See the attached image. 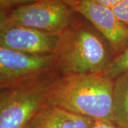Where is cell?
<instances>
[{
    "label": "cell",
    "instance_id": "obj_1",
    "mask_svg": "<svg viewBox=\"0 0 128 128\" xmlns=\"http://www.w3.org/2000/svg\"><path fill=\"white\" fill-rule=\"evenodd\" d=\"M114 80L100 73L59 76L46 103L93 120L113 122Z\"/></svg>",
    "mask_w": 128,
    "mask_h": 128
},
{
    "label": "cell",
    "instance_id": "obj_2",
    "mask_svg": "<svg viewBox=\"0 0 128 128\" xmlns=\"http://www.w3.org/2000/svg\"><path fill=\"white\" fill-rule=\"evenodd\" d=\"M54 56L60 76L102 74L112 60L98 34L76 16L72 24L60 34Z\"/></svg>",
    "mask_w": 128,
    "mask_h": 128
},
{
    "label": "cell",
    "instance_id": "obj_3",
    "mask_svg": "<svg viewBox=\"0 0 128 128\" xmlns=\"http://www.w3.org/2000/svg\"><path fill=\"white\" fill-rule=\"evenodd\" d=\"M60 76L54 73L1 90L0 128H24L45 105L50 86Z\"/></svg>",
    "mask_w": 128,
    "mask_h": 128
},
{
    "label": "cell",
    "instance_id": "obj_4",
    "mask_svg": "<svg viewBox=\"0 0 128 128\" xmlns=\"http://www.w3.org/2000/svg\"><path fill=\"white\" fill-rule=\"evenodd\" d=\"M76 12L61 0H40L1 13L0 27L20 26L61 34L72 24Z\"/></svg>",
    "mask_w": 128,
    "mask_h": 128
},
{
    "label": "cell",
    "instance_id": "obj_5",
    "mask_svg": "<svg viewBox=\"0 0 128 128\" xmlns=\"http://www.w3.org/2000/svg\"><path fill=\"white\" fill-rule=\"evenodd\" d=\"M54 73H58L54 55H33L0 46L1 90Z\"/></svg>",
    "mask_w": 128,
    "mask_h": 128
},
{
    "label": "cell",
    "instance_id": "obj_6",
    "mask_svg": "<svg viewBox=\"0 0 128 128\" xmlns=\"http://www.w3.org/2000/svg\"><path fill=\"white\" fill-rule=\"evenodd\" d=\"M71 7L100 33L115 56L128 46V27L118 18L111 8L91 0H78Z\"/></svg>",
    "mask_w": 128,
    "mask_h": 128
},
{
    "label": "cell",
    "instance_id": "obj_7",
    "mask_svg": "<svg viewBox=\"0 0 128 128\" xmlns=\"http://www.w3.org/2000/svg\"><path fill=\"white\" fill-rule=\"evenodd\" d=\"M60 34L20 26L0 27V46L33 55H54Z\"/></svg>",
    "mask_w": 128,
    "mask_h": 128
},
{
    "label": "cell",
    "instance_id": "obj_8",
    "mask_svg": "<svg viewBox=\"0 0 128 128\" xmlns=\"http://www.w3.org/2000/svg\"><path fill=\"white\" fill-rule=\"evenodd\" d=\"M95 121L46 103L24 128H92Z\"/></svg>",
    "mask_w": 128,
    "mask_h": 128
},
{
    "label": "cell",
    "instance_id": "obj_9",
    "mask_svg": "<svg viewBox=\"0 0 128 128\" xmlns=\"http://www.w3.org/2000/svg\"><path fill=\"white\" fill-rule=\"evenodd\" d=\"M113 122L120 128H128V71L114 79Z\"/></svg>",
    "mask_w": 128,
    "mask_h": 128
},
{
    "label": "cell",
    "instance_id": "obj_10",
    "mask_svg": "<svg viewBox=\"0 0 128 128\" xmlns=\"http://www.w3.org/2000/svg\"><path fill=\"white\" fill-rule=\"evenodd\" d=\"M126 71H128V46L122 53L112 58L102 75L114 80Z\"/></svg>",
    "mask_w": 128,
    "mask_h": 128
},
{
    "label": "cell",
    "instance_id": "obj_11",
    "mask_svg": "<svg viewBox=\"0 0 128 128\" xmlns=\"http://www.w3.org/2000/svg\"><path fill=\"white\" fill-rule=\"evenodd\" d=\"M115 16L128 27V0H122L112 8Z\"/></svg>",
    "mask_w": 128,
    "mask_h": 128
},
{
    "label": "cell",
    "instance_id": "obj_12",
    "mask_svg": "<svg viewBox=\"0 0 128 128\" xmlns=\"http://www.w3.org/2000/svg\"><path fill=\"white\" fill-rule=\"evenodd\" d=\"M37 1L40 0H0L1 13H4L14 8Z\"/></svg>",
    "mask_w": 128,
    "mask_h": 128
},
{
    "label": "cell",
    "instance_id": "obj_13",
    "mask_svg": "<svg viewBox=\"0 0 128 128\" xmlns=\"http://www.w3.org/2000/svg\"><path fill=\"white\" fill-rule=\"evenodd\" d=\"M92 128H120L116 124L109 120H97Z\"/></svg>",
    "mask_w": 128,
    "mask_h": 128
},
{
    "label": "cell",
    "instance_id": "obj_14",
    "mask_svg": "<svg viewBox=\"0 0 128 128\" xmlns=\"http://www.w3.org/2000/svg\"><path fill=\"white\" fill-rule=\"evenodd\" d=\"M92 2H96L97 4L105 6L109 8H112L115 5L119 4L120 2H122V0H91Z\"/></svg>",
    "mask_w": 128,
    "mask_h": 128
},
{
    "label": "cell",
    "instance_id": "obj_15",
    "mask_svg": "<svg viewBox=\"0 0 128 128\" xmlns=\"http://www.w3.org/2000/svg\"><path fill=\"white\" fill-rule=\"evenodd\" d=\"M61 1H63L65 3H66L67 4H68L69 6H72L76 1H78V0H61Z\"/></svg>",
    "mask_w": 128,
    "mask_h": 128
}]
</instances>
